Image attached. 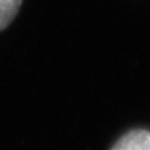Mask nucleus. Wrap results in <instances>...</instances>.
<instances>
[{
	"label": "nucleus",
	"mask_w": 150,
	"mask_h": 150,
	"mask_svg": "<svg viewBox=\"0 0 150 150\" xmlns=\"http://www.w3.org/2000/svg\"><path fill=\"white\" fill-rule=\"evenodd\" d=\"M110 150H150L149 129H132L122 134Z\"/></svg>",
	"instance_id": "nucleus-1"
},
{
	"label": "nucleus",
	"mask_w": 150,
	"mask_h": 150,
	"mask_svg": "<svg viewBox=\"0 0 150 150\" xmlns=\"http://www.w3.org/2000/svg\"><path fill=\"white\" fill-rule=\"evenodd\" d=\"M21 4L23 0H0V32L15 20Z\"/></svg>",
	"instance_id": "nucleus-2"
}]
</instances>
